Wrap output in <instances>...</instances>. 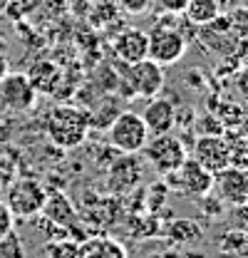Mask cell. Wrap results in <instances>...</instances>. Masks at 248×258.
Returning a JSON list of instances; mask_svg holds the SVG:
<instances>
[{
    "mask_svg": "<svg viewBox=\"0 0 248 258\" xmlns=\"http://www.w3.org/2000/svg\"><path fill=\"white\" fill-rule=\"evenodd\" d=\"M90 132V114L82 112L80 107L72 104H57L47 114V137L62 147V149H75L87 139Z\"/></svg>",
    "mask_w": 248,
    "mask_h": 258,
    "instance_id": "6da1fadb",
    "label": "cell"
},
{
    "mask_svg": "<svg viewBox=\"0 0 248 258\" xmlns=\"http://www.w3.org/2000/svg\"><path fill=\"white\" fill-rule=\"evenodd\" d=\"M47 191L37 179H15L5 191V206L15 219H32L42 214Z\"/></svg>",
    "mask_w": 248,
    "mask_h": 258,
    "instance_id": "7a4b0ae2",
    "label": "cell"
},
{
    "mask_svg": "<svg viewBox=\"0 0 248 258\" xmlns=\"http://www.w3.org/2000/svg\"><path fill=\"white\" fill-rule=\"evenodd\" d=\"M142 152H144L147 161L154 166L159 174H174V171L184 164L186 157H189L184 142H181L179 137L169 134V132H166V134L149 137Z\"/></svg>",
    "mask_w": 248,
    "mask_h": 258,
    "instance_id": "3957f363",
    "label": "cell"
},
{
    "mask_svg": "<svg viewBox=\"0 0 248 258\" xmlns=\"http://www.w3.org/2000/svg\"><path fill=\"white\" fill-rule=\"evenodd\" d=\"M149 139L144 119L137 112H122L109 127V144L122 154H139Z\"/></svg>",
    "mask_w": 248,
    "mask_h": 258,
    "instance_id": "277c9868",
    "label": "cell"
},
{
    "mask_svg": "<svg viewBox=\"0 0 248 258\" xmlns=\"http://www.w3.org/2000/svg\"><path fill=\"white\" fill-rule=\"evenodd\" d=\"M149 37V50H147V57L154 60L156 64L166 67V64H176L186 52V40L181 32L171 25H156L152 32H147Z\"/></svg>",
    "mask_w": 248,
    "mask_h": 258,
    "instance_id": "5b68a950",
    "label": "cell"
},
{
    "mask_svg": "<svg viewBox=\"0 0 248 258\" xmlns=\"http://www.w3.org/2000/svg\"><path fill=\"white\" fill-rule=\"evenodd\" d=\"M132 87V92L139 97H156L164 87V67L156 64L154 60L144 57L134 64H127V77H124Z\"/></svg>",
    "mask_w": 248,
    "mask_h": 258,
    "instance_id": "8992f818",
    "label": "cell"
},
{
    "mask_svg": "<svg viewBox=\"0 0 248 258\" xmlns=\"http://www.w3.org/2000/svg\"><path fill=\"white\" fill-rule=\"evenodd\" d=\"M35 95H37V90L32 87L30 77L23 72H8L0 80V102L8 109H15V112L30 109L35 104Z\"/></svg>",
    "mask_w": 248,
    "mask_h": 258,
    "instance_id": "52a82bcc",
    "label": "cell"
},
{
    "mask_svg": "<svg viewBox=\"0 0 248 258\" xmlns=\"http://www.w3.org/2000/svg\"><path fill=\"white\" fill-rule=\"evenodd\" d=\"M191 159H196L204 169H209L211 174L231 166V157H228V147H226L223 134H201L196 139V144H194Z\"/></svg>",
    "mask_w": 248,
    "mask_h": 258,
    "instance_id": "ba28073f",
    "label": "cell"
},
{
    "mask_svg": "<svg viewBox=\"0 0 248 258\" xmlns=\"http://www.w3.org/2000/svg\"><path fill=\"white\" fill-rule=\"evenodd\" d=\"M214 186L218 196L231 206H246L248 199V169L226 166L214 174Z\"/></svg>",
    "mask_w": 248,
    "mask_h": 258,
    "instance_id": "9c48e42d",
    "label": "cell"
},
{
    "mask_svg": "<svg viewBox=\"0 0 248 258\" xmlns=\"http://www.w3.org/2000/svg\"><path fill=\"white\" fill-rule=\"evenodd\" d=\"M174 176H176V186L189 196H206L214 189V174L191 157H186L184 164L174 171Z\"/></svg>",
    "mask_w": 248,
    "mask_h": 258,
    "instance_id": "30bf717a",
    "label": "cell"
},
{
    "mask_svg": "<svg viewBox=\"0 0 248 258\" xmlns=\"http://www.w3.org/2000/svg\"><path fill=\"white\" fill-rule=\"evenodd\" d=\"M139 117L144 119L149 137H154V134H166V132H171L174 122H176V107L171 104V99L152 97V102L144 107V112H142Z\"/></svg>",
    "mask_w": 248,
    "mask_h": 258,
    "instance_id": "8fae6325",
    "label": "cell"
},
{
    "mask_svg": "<svg viewBox=\"0 0 248 258\" xmlns=\"http://www.w3.org/2000/svg\"><path fill=\"white\" fill-rule=\"evenodd\" d=\"M147 50H149V37H147V32L137 30V28H127L114 40V57L124 64H134L144 60Z\"/></svg>",
    "mask_w": 248,
    "mask_h": 258,
    "instance_id": "7c38bea8",
    "label": "cell"
},
{
    "mask_svg": "<svg viewBox=\"0 0 248 258\" xmlns=\"http://www.w3.org/2000/svg\"><path fill=\"white\" fill-rule=\"evenodd\" d=\"M42 214L47 216V221H52L57 226H72L77 221V211H75V206L70 204V199L65 194L47 196L45 206H42Z\"/></svg>",
    "mask_w": 248,
    "mask_h": 258,
    "instance_id": "4fadbf2b",
    "label": "cell"
},
{
    "mask_svg": "<svg viewBox=\"0 0 248 258\" xmlns=\"http://www.w3.org/2000/svg\"><path fill=\"white\" fill-rule=\"evenodd\" d=\"M181 15L194 28H204V25L214 23L221 15V8H218L216 0H189Z\"/></svg>",
    "mask_w": 248,
    "mask_h": 258,
    "instance_id": "5bb4252c",
    "label": "cell"
},
{
    "mask_svg": "<svg viewBox=\"0 0 248 258\" xmlns=\"http://www.w3.org/2000/svg\"><path fill=\"white\" fill-rule=\"evenodd\" d=\"M77 258H127V251L117 238H92L77 251Z\"/></svg>",
    "mask_w": 248,
    "mask_h": 258,
    "instance_id": "9a60e30c",
    "label": "cell"
},
{
    "mask_svg": "<svg viewBox=\"0 0 248 258\" xmlns=\"http://www.w3.org/2000/svg\"><path fill=\"white\" fill-rule=\"evenodd\" d=\"M169 236L174 238V241H196V238H201L204 233H201V228L194 224L191 219H179V221H174V224L169 226Z\"/></svg>",
    "mask_w": 248,
    "mask_h": 258,
    "instance_id": "2e32d148",
    "label": "cell"
},
{
    "mask_svg": "<svg viewBox=\"0 0 248 258\" xmlns=\"http://www.w3.org/2000/svg\"><path fill=\"white\" fill-rule=\"evenodd\" d=\"M226 18H228V28H231V32H233L238 40H248V8L238 5V8L228 10Z\"/></svg>",
    "mask_w": 248,
    "mask_h": 258,
    "instance_id": "e0dca14e",
    "label": "cell"
},
{
    "mask_svg": "<svg viewBox=\"0 0 248 258\" xmlns=\"http://www.w3.org/2000/svg\"><path fill=\"white\" fill-rule=\"evenodd\" d=\"M0 258H23V246H20L15 231H10L5 238H0Z\"/></svg>",
    "mask_w": 248,
    "mask_h": 258,
    "instance_id": "ac0fdd59",
    "label": "cell"
},
{
    "mask_svg": "<svg viewBox=\"0 0 248 258\" xmlns=\"http://www.w3.org/2000/svg\"><path fill=\"white\" fill-rule=\"evenodd\" d=\"M231 246H236V253H238V251L246 253L248 251V233L246 231H241V233H236V231L226 233V236H223V248L228 251Z\"/></svg>",
    "mask_w": 248,
    "mask_h": 258,
    "instance_id": "d6986e66",
    "label": "cell"
},
{
    "mask_svg": "<svg viewBox=\"0 0 248 258\" xmlns=\"http://www.w3.org/2000/svg\"><path fill=\"white\" fill-rule=\"evenodd\" d=\"M233 90H236V95L241 97L243 102H248V64L241 67V70H236V75H233Z\"/></svg>",
    "mask_w": 248,
    "mask_h": 258,
    "instance_id": "ffe728a7",
    "label": "cell"
},
{
    "mask_svg": "<svg viewBox=\"0 0 248 258\" xmlns=\"http://www.w3.org/2000/svg\"><path fill=\"white\" fill-rule=\"evenodd\" d=\"M189 0H154V5L166 15H181Z\"/></svg>",
    "mask_w": 248,
    "mask_h": 258,
    "instance_id": "44dd1931",
    "label": "cell"
},
{
    "mask_svg": "<svg viewBox=\"0 0 248 258\" xmlns=\"http://www.w3.org/2000/svg\"><path fill=\"white\" fill-rule=\"evenodd\" d=\"M13 221H15V216L10 214V209L5 206V201H0V238H5L13 231Z\"/></svg>",
    "mask_w": 248,
    "mask_h": 258,
    "instance_id": "7402d4cb",
    "label": "cell"
},
{
    "mask_svg": "<svg viewBox=\"0 0 248 258\" xmlns=\"http://www.w3.org/2000/svg\"><path fill=\"white\" fill-rule=\"evenodd\" d=\"M149 3H152V0H122V5L129 13H142V10L149 8Z\"/></svg>",
    "mask_w": 248,
    "mask_h": 258,
    "instance_id": "603a6c76",
    "label": "cell"
},
{
    "mask_svg": "<svg viewBox=\"0 0 248 258\" xmlns=\"http://www.w3.org/2000/svg\"><path fill=\"white\" fill-rule=\"evenodd\" d=\"M236 129H238V134H243L248 139V102L246 107L241 109V117H238V124H236Z\"/></svg>",
    "mask_w": 248,
    "mask_h": 258,
    "instance_id": "cb8c5ba5",
    "label": "cell"
},
{
    "mask_svg": "<svg viewBox=\"0 0 248 258\" xmlns=\"http://www.w3.org/2000/svg\"><path fill=\"white\" fill-rule=\"evenodd\" d=\"M218 8H221V13H228V10H233V8H238L241 5V0H216Z\"/></svg>",
    "mask_w": 248,
    "mask_h": 258,
    "instance_id": "d4e9b609",
    "label": "cell"
},
{
    "mask_svg": "<svg viewBox=\"0 0 248 258\" xmlns=\"http://www.w3.org/2000/svg\"><path fill=\"white\" fill-rule=\"evenodd\" d=\"M10 70H8V60H5V55H0V80L8 75Z\"/></svg>",
    "mask_w": 248,
    "mask_h": 258,
    "instance_id": "484cf974",
    "label": "cell"
},
{
    "mask_svg": "<svg viewBox=\"0 0 248 258\" xmlns=\"http://www.w3.org/2000/svg\"><path fill=\"white\" fill-rule=\"evenodd\" d=\"M241 5H243V8H248V0H241Z\"/></svg>",
    "mask_w": 248,
    "mask_h": 258,
    "instance_id": "4316f807",
    "label": "cell"
},
{
    "mask_svg": "<svg viewBox=\"0 0 248 258\" xmlns=\"http://www.w3.org/2000/svg\"><path fill=\"white\" fill-rule=\"evenodd\" d=\"M241 42H243V45H246V52H248V40H241Z\"/></svg>",
    "mask_w": 248,
    "mask_h": 258,
    "instance_id": "83f0119b",
    "label": "cell"
},
{
    "mask_svg": "<svg viewBox=\"0 0 248 258\" xmlns=\"http://www.w3.org/2000/svg\"><path fill=\"white\" fill-rule=\"evenodd\" d=\"M246 206H248V199H246Z\"/></svg>",
    "mask_w": 248,
    "mask_h": 258,
    "instance_id": "f1b7e54d",
    "label": "cell"
}]
</instances>
